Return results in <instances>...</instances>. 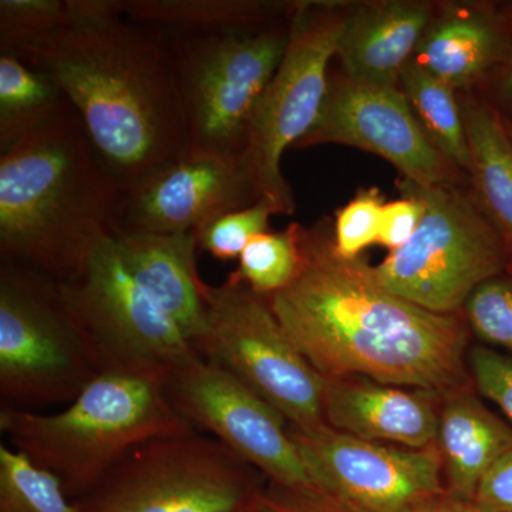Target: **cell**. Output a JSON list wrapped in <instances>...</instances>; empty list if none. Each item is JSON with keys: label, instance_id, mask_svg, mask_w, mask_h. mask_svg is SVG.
I'll list each match as a JSON object with an SVG mask.
<instances>
[{"label": "cell", "instance_id": "27", "mask_svg": "<svg viewBox=\"0 0 512 512\" xmlns=\"http://www.w3.org/2000/svg\"><path fill=\"white\" fill-rule=\"evenodd\" d=\"M69 0H2L0 55L22 60L69 22Z\"/></svg>", "mask_w": 512, "mask_h": 512}, {"label": "cell", "instance_id": "28", "mask_svg": "<svg viewBox=\"0 0 512 512\" xmlns=\"http://www.w3.org/2000/svg\"><path fill=\"white\" fill-rule=\"evenodd\" d=\"M275 214L278 212L274 205L261 200L221 215L194 232L198 248L218 261H238L252 238L268 232L269 221Z\"/></svg>", "mask_w": 512, "mask_h": 512}, {"label": "cell", "instance_id": "16", "mask_svg": "<svg viewBox=\"0 0 512 512\" xmlns=\"http://www.w3.org/2000/svg\"><path fill=\"white\" fill-rule=\"evenodd\" d=\"M440 394L360 376L323 377L322 406L332 429L409 448L436 444Z\"/></svg>", "mask_w": 512, "mask_h": 512}, {"label": "cell", "instance_id": "21", "mask_svg": "<svg viewBox=\"0 0 512 512\" xmlns=\"http://www.w3.org/2000/svg\"><path fill=\"white\" fill-rule=\"evenodd\" d=\"M461 111L474 200L503 235L512 255V143L503 117L487 104L471 99Z\"/></svg>", "mask_w": 512, "mask_h": 512}, {"label": "cell", "instance_id": "18", "mask_svg": "<svg viewBox=\"0 0 512 512\" xmlns=\"http://www.w3.org/2000/svg\"><path fill=\"white\" fill-rule=\"evenodd\" d=\"M433 20L419 2L360 3L348 12L338 53L345 76L357 82L399 87L400 76Z\"/></svg>", "mask_w": 512, "mask_h": 512}, {"label": "cell", "instance_id": "12", "mask_svg": "<svg viewBox=\"0 0 512 512\" xmlns=\"http://www.w3.org/2000/svg\"><path fill=\"white\" fill-rule=\"evenodd\" d=\"M289 433L313 488L348 512H419L447 491L437 444L376 443L328 424Z\"/></svg>", "mask_w": 512, "mask_h": 512}, {"label": "cell", "instance_id": "9", "mask_svg": "<svg viewBox=\"0 0 512 512\" xmlns=\"http://www.w3.org/2000/svg\"><path fill=\"white\" fill-rule=\"evenodd\" d=\"M346 19L348 10L339 3H293L285 55L252 116L242 161L258 200L274 205L278 214L295 212L282 157L318 120L329 89V62L338 53Z\"/></svg>", "mask_w": 512, "mask_h": 512}, {"label": "cell", "instance_id": "7", "mask_svg": "<svg viewBox=\"0 0 512 512\" xmlns=\"http://www.w3.org/2000/svg\"><path fill=\"white\" fill-rule=\"evenodd\" d=\"M168 39L190 151L242 158L258 101L288 46L289 16L249 32Z\"/></svg>", "mask_w": 512, "mask_h": 512}, {"label": "cell", "instance_id": "11", "mask_svg": "<svg viewBox=\"0 0 512 512\" xmlns=\"http://www.w3.org/2000/svg\"><path fill=\"white\" fill-rule=\"evenodd\" d=\"M207 330L198 353L224 367L284 416L312 433L325 426L323 377L282 328L271 303L229 275L207 285Z\"/></svg>", "mask_w": 512, "mask_h": 512}, {"label": "cell", "instance_id": "15", "mask_svg": "<svg viewBox=\"0 0 512 512\" xmlns=\"http://www.w3.org/2000/svg\"><path fill=\"white\" fill-rule=\"evenodd\" d=\"M256 201L242 158L188 151L119 192L111 232L194 234L215 218Z\"/></svg>", "mask_w": 512, "mask_h": 512}, {"label": "cell", "instance_id": "10", "mask_svg": "<svg viewBox=\"0 0 512 512\" xmlns=\"http://www.w3.org/2000/svg\"><path fill=\"white\" fill-rule=\"evenodd\" d=\"M97 376L59 282L0 258V394L33 410L72 403Z\"/></svg>", "mask_w": 512, "mask_h": 512}, {"label": "cell", "instance_id": "34", "mask_svg": "<svg viewBox=\"0 0 512 512\" xmlns=\"http://www.w3.org/2000/svg\"><path fill=\"white\" fill-rule=\"evenodd\" d=\"M471 503L483 512H512V451L488 471Z\"/></svg>", "mask_w": 512, "mask_h": 512}, {"label": "cell", "instance_id": "13", "mask_svg": "<svg viewBox=\"0 0 512 512\" xmlns=\"http://www.w3.org/2000/svg\"><path fill=\"white\" fill-rule=\"evenodd\" d=\"M177 412L258 470L269 484L315 490L288 421L251 387L202 356L167 377Z\"/></svg>", "mask_w": 512, "mask_h": 512}, {"label": "cell", "instance_id": "33", "mask_svg": "<svg viewBox=\"0 0 512 512\" xmlns=\"http://www.w3.org/2000/svg\"><path fill=\"white\" fill-rule=\"evenodd\" d=\"M259 512H348L316 490H291L269 484L259 501Z\"/></svg>", "mask_w": 512, "mask_h": 512}, {"label": "cell", "instance_id": "31", "mask_svg": "<svg viewBox=\"0 0 512 512\" xmlns=\"http://www.w3.org/2000/svg\"><path fill=\"white\" fill-rule=\"evenodd\" d=\"M467 366L477 393L497 404L512 423V357L476 346L468 350Z\"/></svg>", "mask_w": 512, "mask_h": 512}, {"label": "cell", "instance_id": "4", "mask_svg": "<svg viewBox=\"0 0 512 512\" xmlns=\"http://www.w3.org/2000/svg\"><path fill=\"white\" fill-rule=\"evenodd\" d=\"M192 429L171 402L167 379L154 376L97 375L60 412L0 410V430L10 447L52 471L73 501L133 448Z\"/></svg>", "mask_w": 512, "mask_h": 512}, {"label": "cell", "instance_id": "35", "mask_svg": "<svg viewBox=\"0 0 512 512\" xmlns=\"http://www.w3.org/2000/svg\"><path fill=\"white\" fill-rule=\"evenodd\" d=\"M419 512H483L471 501L460 500V498L453 497L447 491L437 497L436 500L431 501L426 507L421 508Z\"/></svg>", "mask_w": 512, "mask_h": 512}, {"label": "cell", "instance_id": "5", "mask_svg": "<svg viewBox=\"0 0 512 512\" xmlns=\"http://www.w3.org/2000/svg\"><path fill=\"white\" fill-rule=\"evenodd\" d=\"M423 204L413 238L373 271L387 289L427 311L458 313L477 286L501 275L512 258L503 235L456 184L397 181Z\"/></svg>", "mask_w": 512, "mask_h": 512}, {"label": "cell", "instance_id": "25", "mask_svg": "<svg viewBox=\"0 0 512 512\" xmlns=\"http://www.w3.org/2000/svg\"><path fill=\"white\" fill-rule=\"evenodd\" d=\"M302 261V227L291 224L284 231H268L252 238L231 275L269 299L295 281Z\"/></svg>", "mask_w": 512, "mask_h": 512}, {"label": "cell", "instance_id": "19", "mask_svg": "<svg viewBox=\"0 0 512 512\" xmlns=\"http://www.w3.org/2000/svg\"><path fill=\"white\" fill-rule=\"evenodd\" d=\"M436 444L447 493L473 501L488 471L512 451V429L470 383L441 397Z\"/></svg>", "mask_w": 512, "mask_h": 512}, {"label": "cell", "instance_id": "32", "mask_svg": "<svg viewBox=\"0 0 512 512\" xmlns=\"http://www.w3.org/2000/svg\"><path fill=\"white\" fill-rule=\"evenodd\" d=\"M423 217V204L413 197L402 195V200L384 205L377 245L396 251L413 238Z\"/></svg>", "mask_w": 512, "mask_h": 512}, {"label": "cell", "instance_id": "36", "mask_svg": "<svg viewBox=\"0 0 512 512\" xmlns=\"http://www.w3.org/2000/svg\"><path fill=\"white\" fill-rule=\"evenodd\" d=\"M503 90L505 97H507V99L512 103V63L511 66L508 67L507 74H505Z\"/></svg>", "mask_w": 512, "mask_h": 512}, {"label": "cell", "instance_id": "37", "mask_svg": "<svg viewBox=\"0 0 512 512\" xmlns=\"http://www.w3.org/2000/svg\"><path fill=\"white\" fill-rule=\"evenodd\" d=\"M503 121H504L505 131H507L508 137H510V140L512 143V121L504 119V117H503Z\"/></svg>", "mask_w": 512, "mask_h": 512}, {"label": "cell", "instance_id": "38", "mask_svg": "<svg viewBox=\"0 0 512 512\" xmlns=\"http://www.w3.org/2000/svg\"><path fill=\"white\" fill-rule=\"evenodd\" d=\"M505 271H507V274L512 276V258L510 259V262H508L507 268H505Z\"/></svg>", "mask_w": 512, "mask_h": 512}, {"label": "cell", "instance_id": "29", "mask_svg": "<svg viewBox=\"0 0 512 512\" xmlns=\"http://www.w3.org/2000/svg\"><path fill=\"white\" fill-rule=\"evenodd\" d=\"M464 311L478 338L512 352V276H494L477 286Z\"/></svg>", "mask_w": 512, "mask_h": 512}, {"label": "cell", "instance_id": "17", "mask_svg": "<svg viewBox=\"0 0 512 512\" xmlns=\"http://www.w3.org/2000/svg\"><path fill=\"white\" fill-rule=\"evenodd\" d=\"M111 235L127 271L197 350L207 330L208 284L198 274L195 235Z\"/></svg>", "mask_w": 512, "mask_h": 512}, {"label": "cell", "instance_id": "24", "mask_svg": "<svg viewBox=\"0 0 512 512\" xmlns=\"http://www.w3.org/2000/svg\"><path fill=\"white\" fill-rule=\"evenodd\" d=\"M399 86L437 150L458 170L468 173L470 150L456 90L414 60L403 70Z\"/></svg>", "mask_w": 512, "mask_h": 512}, {"label": "cell", "instance_id": "14", "mask_svg": "<svg viewBox=\"0 0 512 512\" xmlns=\"http://www.w3.org/2000/svg\"><path fill=\"white\" fill-rule=\"evenodd\" d=\"M339 144L389 161L420 185L456 184L458 168L437 150L400 87L329 80L318 120L295 147Z\"/></svg>", "mask_w": 512, "mask_h": 512}, {"label": "cell", "instance_id": "22", "mask_svg": "<svg viewBox=\"0 0 512 512\" xmlns=\"http://www.w3.org/2000/svg\"><path fill=\"white\" fill-rule=\"evenodd\" d=\"M292 6L244 0H124V16L168 37L214 36L274 25Z\"/></svg>", "mask_w": 512, "mask_h": 512}, {"label": "cell", "instance_id": "8", "mask_svg": "<svg viewBox=\"0 0 512 512\" xmlns=\"http://www.w3.org/2000/svg\"><path fill=\"white\" fill-rule=\"evenodd\" d=\"M97 375L163 377L200 353L121 261L111 232L79 275L60 284Z\"/></svg>", "mask_w": 512, "mask_h": 512}, {"label": "cell", "instance_id": "30", "mask_svg": "<svg viewBox=\"0 0 512 512\" xmlns=\"http://www.w3.org/2000/svg\"><path fill=\"white\" fill-rule=\"evenodd\" d=\"M377 188L359 190L352 201L336 212L333 247L343 258H357L370 245L377 244L384 208Z\"/></svg>", "mask_w": 512, "mask_h": 512}, {"label": "cell", "instance_id": "40", "mask_svg": "<svg viewBox=\"0 0 512 512\" xmlns=\"http://www.w3.org/2000/svg\"><path fill=\"white\" fill-rule=\"evenodd\" d=\"M255 512H259V507H258V510H256Z\"/></svg>", "mask_w": 512, "mask_h": 512}, {"label": "cell", "instance_id": "26", "mask_svg": "<svg viewBox=\"0 0 512 512\" xmlns=\"http://www.w3.org/2000/svg\"><path fill=\"white\" fill-rule=\"evenodd\" d=\"M0 512H80L52 471L0 444Z\"/></svg>", "mask_w": 512, "mask_h": 512}, {"label": "cell", "instance_id": "39", "mask_svg": "<svg viewBox=\"0 0 512 512\" xmlns=\"http://www.w3.org/2000/svg\"><path fill=\"white\" fill-rule=\"evenodd\" d=\"M510 20H511V23H512V8H511Z\"/></svg>", "mask_w": 512, "mask_h": 512}, {"label": "cell", "instance_id": "2", "mask_svg": "<svg viewBox=\"0 0 512 512\" xmlns=\"http://www.w3.org/2000/svg\"><path fill=\"white\" fill-rule=\"evenodd\" d=\"M69 9V22L22 60L66 94L126 191L190 151L171 42L128 20L124 0H69Z\"/></svg>", "mask_w": 512, "mask_h": 512}, {"label": "cell", "instance_id": "3", "mask_svg": "<svg viewBox=\"0 0 512 512\" xmlns=\"http://www.w3.org/2000/svg\"><path fill=\"white\" fill-rule=\"evenodd\" d=\"M117 197L73 107L0 153V258L70 281L110 234Z\"/></svg>", "mask_w": 512, "mask_h": 512}, {"label": "cell", "instance_id": "1", "mask_svg": "<svg viewBox=\"0 0 512 512\" xmlns=\"http://www.w3.org/2000/svg\"><path fill=\"white\" fill-rule=\"evenodd\" d=\"M302 268L272 311L320 376H360L444 394L471 383L470 329L387 289L362 256L343 258L322 227H302Z\"/></svg>", "mask_w": 512, "mask_h": 512}, {"label": "cell", "instance_id": "6", "mask_svg": "<svg viewBox=\"0 0 512 512\" xmlns=\"http://www.w3.org/2000/svg\"><path fill=\"white\" fill-rule=\"evenodd\" d=\"M262 477L192 429L133 448L76 504L80 512H255Z\"/></svg>", "mask_w": 512, "mask_h": 512}, {"label": "cell", "instance_id": "23", "mask_svg": "<svg viewBox=\"0 0 512 512\" xmlns=\"http://www.w3.org/2000/svg\"><path fill=\"white\" fill-rule=\"evenodd\" d=\"M72 109L47 74L16 57L0 55V153Z\"/></svg>", "mask_w": 512, "mask_h": 512}, {"label": "cell", "instance_id": "20", "mask_svg": "<svg viewBox=\"0 0 512 512\" xmlns=\"http://www.w3.org/2000/svg\"><path fill=\"white\" fill-rule=\"evenodd\" d=\"M511 50L503 19L480 10H448L431 20L414 62L451 89H466L505 62Z\"/></svg>", "mask_w": 512, "mask_h": 512}]
</instances>
